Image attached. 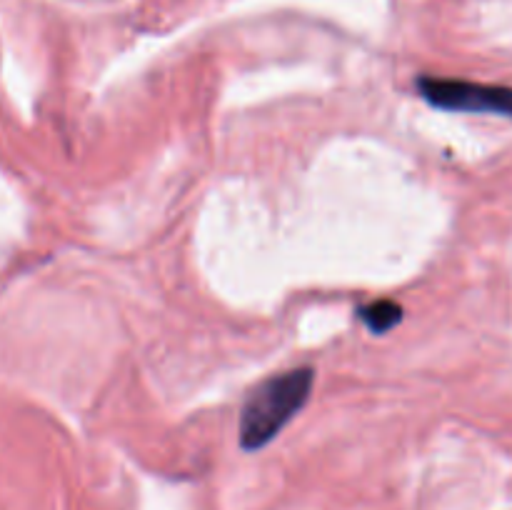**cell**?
Wrapping results in <instances>:
<instances>
[{
	"mask_svg": "<svg viewBox=\"0 0 512 510\" xmlns=\"http://www.w3.org/2000/svg\"><path fill=\"white\" fill-rule=\"evenodd\" d=\"M313 383V368H293L255 385L240 410V445L245 450H260L278 438L280 430L305 408Z\"/></svg>",
	"mask_w": 512,
	"mask_h": 510,
	"instance_id": "6da1fadb",
	"label": "cell"
},
{
	"mask_svg": "<svg viewBox=\"0 0 512 510\" xmlns=\"http://www.w3.org/2000/svg\"><path fill=\"white\" fill-rule=\"evenodd\" d=\"M418 90L435 108L455 110V113H495L512 118V88H505V85L425 75L418 80Z\"/></svg>",
	"mask_w": 512,
	"mask_h": 510,
	"instance_id": "7a4b0ae2",
	"label": "cell"
},
{
	"mask_svg": "<svg viewBox=\"0 0 512 510\" xmlns=\"http://www.w3.org/2000/svg\"><path fill=\"white\" fill-rule=\"evenodd\" d=\"M358 318L368 325L370 333L383 335L403 320V308H400V303H395V300H388V298L373 300V303L368 305H360Z\"/></svg>",
	"mask_w": 512,
	"mask_h": 510,
	"instance_id": "3957f363",
	"label": "cell"
}]
</instances>
